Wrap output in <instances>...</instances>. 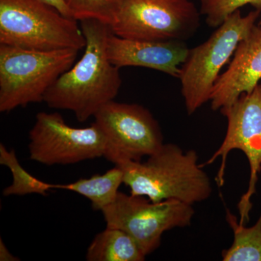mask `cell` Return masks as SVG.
<instances>
[{"label": "cell", "instance_id": "6da1fadb", "mask_svg": "<svg viewBox=\"0 0 261 261\" xmlns=\"http://www.w3.org/2000/svg\"><path fill=\"white\" fill-rule=\"evenodd\" d=\"M80 25L86 39L83 56L49 87L43 102L53 109L72 111L84 122L114 100L122 80L120 68L108 56L109 25L94 19L80 20Z\"/></svg>", "mask_w": 261, "mask_h": 261}, {"label": "cell", "instance_id": "7a4b0ae2", "mask_svg": "<svg viewBox=\"0 0 261 261\" xmlns=\"http://www.w3.org/2000/svg\"><path fill=\"white\" fill-rule=\"evenodd\" d=\"M115 166L123 170V184L132 195L152 202L178 200L193 205L212 193L210 178L198 164L197 152H184L175 144H163L145 162L126 161Z\"/></svg>", "mask_w": 261, "mask_h": 261}, {"label": "cell", "instance_id": "3957f363", "mask_svg": "<svg viewBox=\"0 0 261 261\" xmlns=\"http://www.w3.org/2000/svg\"><path fill=\"white\" fill-rule=\"evenodd\" d=\"M79 20L44 0H0V44L39 51L84 49Z\"/></svg>", "mask_w": 261, "mask_h": 261}, {"label": "cell", "instance_id": "277c9868", "mask_svg": "<svg viewBox=\"0 0 261 261\" xmlns=\"http://www.w3.org/2000/svg\"><path fill=\"white\" fill-rule=\"evenodd\" d=\"M79 51L33 50L0 44V112L43 102L49 87L74 64Z\"/></svg>", "mask_w": 261, "mask_h": 261}, {"label": "cell", "instance_id": "5b68a950", "mask_svg": "<svg viewBox=\"0 0 261 261\" xmlns=\"http://www.w3.org/2000/svg\"><path fill=\"white\" fill-rule=\"evenodd\" d=\"M260 12L253 10L243 16L238 10L216 28L205 42L190 49L178 76L189 115L210 101L220 72L233 56L240 42L255 27Z\"/></svg>", "mask_w": 261, "mask_h": 261}, {"label": "cell", "instance_id": "8992f818", "mask_svg": "<svg viewBox=\"0 0 261 261\" xmlns=\"http://www.w3.org/2000/svg\"><path fill=\"white\" fill-rule=\"evenodd\" d=\"M200 15L190 0H122L109 27L123 39L184 42L197 32Z\"/></svg>", "mask_w": 261, "mask_h": 261}, {"label": "cell", "instance_id": "52a82bcc", "mask_svg": "<svg viewBox=\"0 0 261 261\" xmlns=\"http://www.w3.org/2000/svg\"><path fill=\"white\" fill-rule=\"evenodd\" d=\"M101 212L106 226L126 231L146 256L159 248L163 233L190 226L195 215L192 205L180 200L154 202L121 192Z\"/></svg>", "mask_w": 261, "mask_h": 261}, {"label": "cell", "instance_id": "ba28073f", "mask_svg": "<svg viewBox=\"0 0 261 261\" xmlns=\"http://www.w3.org/2000/svg\"><path fill=\"white\" fill-rule=\"evenodd\" d=\"M220 112L227 119L226 136L217 150L202 166H209L221 157L216 181L218 186L222 187L228 153L239 149L245 154L250 165V180L247 192L238 203L239 222L245 224L250 220L251 198L256 192L258 173L261 171V84L251 93L243 94L232 105L220 110Z\"/></svg>", "mask_w": 261, "mask_h": 261}, {"label": "cell", "instance_id": "9c48e42d", "mask_svg": "<svg viewBox=\"0 0 261 261\" xmlns=\"http://www.w3.org/2000/svg\"><path fill=\"white\" fill-rule=\"evenodd\" d=\"M94 118L106 136L104 157L115 165L142 161L164 144L159 122L140 105L111 101Z\"/></svg>", "mask_w": 261, "mask_h": 261}, {"label": "cell", "instance_id": "30bf717a", "mask_svg": "<svg viewBox=\"0 0 261 261\" xmlns=\"http://www.w3.org/2000/svg\"><path fill=\"white\" fill-rule=\"evenodd\" d=\"M29 140L31 160L46 166L75 164L104 157L106 152V136L97 123L74 128L58 113H38Z\"/></svg>", "mask_w": 261, "mask_h": 261}, {"label": "cell", "instance_id": "8fae6325", "mask_svg": "<svg viewBox=\"0 0 261 261\" xmlns=\"http://www.w3.org/2000/svg\"><path fill=\"white\" fill-rule=\"evenodd\" d=\"M261 80V27L255 25L238 44L227 69L219 75L210 102L214 111L228 107L251 93Z\"/></svg>", "mask_w": 261, "mask_h": 261}, {"label": "cell", "instance_id": "7c38bea8", "mask_svg": "<svg viewBox=\"0 0 261 261\" xmlns=\"http://www.w3.org/2000/svg\"><path fill=\"white\" fill-rule=\"evenodd\" d=\"M189 50L181 41L132 40L117 37L112 32L107 44L108 58L118 68L142 67L178 79Z\"/></svg>", "mask_w": 261, "mask_h": 261}, {"label": "cell", "instance_id": "4fadbf2b", "mask_svg": "<svg viewBox=\"0 0 261 261\" xmlns=\"http://www.w3.org/2000/svg\"><path fill=\"white\" fill-rule=\"evenodd\" d=\"M146 255L126 231L106 226L97 233L87 249L88 261H143Z\"/></svg>", "mask_w": 261, "mask_h": 261}, {"label": "cell", "instance_id": "5bb4252c", "mask_svg": "<svg viewBox=\"0 0 261 261\" xmlns=\"http://www.w3.org/2000/svg\"><path fill=\"white\" fill-rule=\"evenodd\" d=\"M123 170L118 166L108 170L104 174L81 178L68 185H58V189L69 190L87 197L94 210L102 211L112 204L123 184Z\"/></svg>", "mask_w": 261, "mask_h": 261}, {"label": "cell", "instance_id": "9a60e30c", "mask_svg": "<svg viewBox=\"0 0 261 261\" xmlns=\"http://www.w3.org/2000/svg\"><path fill=\"white\" fill-rule=\"evenodd\" d=\"M226 221L233 232L232 245L222 252L224 261H261V214L251 227L239 222L234 215L226 211Z\"/></svg>", "mask_w": 261, "mask_h": 261}, {"label": "cell", "instance_id": "2e32d148", "mask_svg": "<svg viewBox=\"0 0 261 261\" xmlns=\"http://www.w3.org/2000/svg\"><path fill=\"white\" fill-rule=\"evenodd\" d=\"M0 164L9 168L13 176L11 185L3 190L4 196L32 194L45 196L53 189H58V185L41 181L25 171L19 163L14 149L8 150L3 143L0 144Z\"/></svg>", "mask_w": 261, "mask_h": 261}, {"label": "cell", "instance_id": "e0dca14e", "mask_svg": "<svg viewBox=\"0 0 261 261\" xmlns=\"http://www.w3.org/2000/svg\"><path fill=\"white\" fill-rule=\"evenodd\" d=\"M71 18L94 19L108 25L112 23L122 0H63Z\"/></svg>", "mask_w": 261, "mask_h": 261}, {"label": "cell", "instance_id": "ac0fdd59", "mask_svg": "<svg viewBox=\"0 0 261 261\" xmlns=\"http://www.w3.org/2000/svg\"><path fill=\"white\" fill-rule=\"evenodd\" d=\"M200 14L205 17L207 25L218 28L233 13L247 5L261 10V0H200Z\"/></svg>", "mask_w": 261, "mask_h": 261}, {"label": "cell", "instance_id": "d6986e66", "mask_svg": "<svg viewBox=\"0 0 261 261\" xmlns=\"http://www.w3.org/2000/svg\"><path fill=\"white\" fill-rule=\"evenodd\" d=\"M0 260L1 261H17L20 260L18 257L14 256L8 250V247L3 243V240H0Z\"/></svg>", "mask_w": 261, "mask_h": 261}, {"label": "cell", "instance_id": "ffe728a7", "mask_svg": "<svg viewBox=\"0 0 261 261\" xmlns=\"http://www.w3.org/2000/svg\"><path fill=\"white\" fill-rule=\"evenodd\" d=\"M44 2L48 3V4L53 5V7L59 10L62 14L65 15L67 17H70L69 12L67 9L66 6H65L64 1L63 0H44Z\"/></svg>", "mask_w": 261, "mask_h": 261}, {"label": "cell", "instance_id": "44dd1931", "mask_svg": "<svg viewBox=\"0 0 261 261\" xmlns=\"http://www.w3.org/2000/svg\"><path fill=\"white\" fill-rule=\"evenodd\" d=\"M259 25H260V27H261V20H260V23H259Z\"/></svg>", "mask_w": 261, "mask_h": 261}]
</instances>
